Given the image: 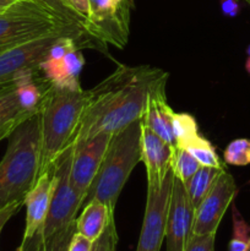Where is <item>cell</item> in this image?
<instances>
[{
	"label": "cell",
	"mask_w": 250,
	"mask_h": 251,
	"mask_svg": "<svg viewBox=\"0 0 250 251\" xmlns=\"http://www.w3.org/2000/svg\"><path fill=\"white\" fill-rule=\"evenodd\" d=\"M167 78L168 74L149 65L118 66L102 82L85 91V108L74 144L100 132L117 134L141 119L151 91Z\"/></svg>",
	"instance_id": "cell-1"
},
{
	"label": "cell",
	"mask_w": 250,
	"mask_h": 251,
	"mask_svg": "<svg viewBox=\"0 0 250 251\" xmlns=\"http://www.w3.org/2000/svg\"><path fill=\"white\" fill-rule=\"evenodd\" d=\"M83 90L58 88L49 85L39 105L41 152L38 176L51 172L60 154L74 144L83 108Z\"/></svg>",
	"instance_id": "cell-2"
},
{
	"label": "cell",
	"mask_w": 250,
	"mask_h": 251,
	"mask_svg": "<svg viewBox=\"0 0 250 251\" xmlns=\"http://www.w3.org/2000/svg\"><path fill=\"white\" fill-rule=\"evenodd\" d=\"M39 152L41 126L37 112L9 136L6 152L0 162V210L25 201L38 179Z\"/></svg>",
	"instance_id": "cell-3"
},
{
	"label": "cell",
	"mask_w": 250,
	"mask_h": 251,
	"mask_svg": "<svg viewBox=\"0 0 250 251\" xmlns=\"http://www.w3.org/2000/svg\"><path fill=\"white\" fill-rule=\"evenodd\" d=\"M53 34L74 36L93 46L76 22L43 0H19L0 12V51Z\"/></svg>",
	"instance_id": "cell-4"
},
{
	"label": "cell",
	"mask_w": 250,
	"mask_h": 251,
	"mask_svg": "<svg viewBox=\"0 0 250 251\" xmlns=\"http://www.w3.org/2000/svg\"><path fill=\"white\" fill-rule=\"evenodd\" d=\"M141 162V119L113 135L104 158L83 200L100 201L114 212L130 174Z\"/></svg>",
	"instance_id": "cell-5"
},
{
	"label": "cell",
	"mask_w": 250,
	"mask_h": 251,
	"mask_svg": "<svg viewBox=\"0 0 250 251\" xmlns=\"http://www.w3.org/2000/svg\"><path fill=\"white\" fill-rule=\"evenodd\" d=\"M73 153L74 144L70 145L54 163L53 191L43 227L28 244L20 247L17 251H34L39 245L76 221V215L80 208H82V199L71 184Z\"/></svg>",
	"instance_id": "cell-6"
},
{
	"label": "cell",
	"mask_w": 250,
	"mask_h": 251,
	"mask_svg": "<svg viewBox=\"0 0 250 251\" xmlns=\"http://www.w3.org/2000/svg\"><path fill=\"white\" fill-rule=\"evenodd\" d=\"M173 180V173L169 172L161 188H147L146 208L136 251H161L166 238Z\"/></svg>",
	"instance_id": "cell-7"
},
{
	"label": "cell",
	"mask_w": 250,
	"mask_h": 251,
	"mask_svg": "<svg viewBox=\"0 0 250 251\" xmlns=\"http://www.w3.org/2000/svg\"><path fill=\"white\" fill-rule=\"evenodd\" d=\"M237 191L234 179L223 168L207 195L196 207L193 234H216L225 211L237 195Z\"/></svg>",
	"instance_id": "cell-8"
},
{
	"label": "cell",
	"mask_w": 250,
	"mask_h": 251,
	"mask_svg": "<svg viewBox=\"0 0 250 251\" xmlns=\"http://www.w3.org/2000/svg\"><path fill=\"white\" fill-rule=\"evenodd\" d=\"M61 36L66 34L42 37L0 51V87L14 82L22 74L39 71L50 47Z\"/></svg>",
	"instance_id": "cell-9"
},
{
	"label": "cell",
	"mask_w": 250,
	"mask_h": 251,
	"mask_svg": "<svg viewBox=\"0 0 250 251\" xmlns=\"http://www.w3.org/2000/svg\"><path fill=\"white\" fill-rule=\"evenodd\" d=\"M113 135L109 132H100L90 139L74 144L70 178L71 184L82 199V203L102 164Z\"/></svg>",
	"instance_id": "cell-10"
},
{
	"label": "cell",
	"mask_w": 250,
	"mask_h": 251,
	"mask_svg": "<svg viewBox=\"0 0 250 251\" xmlns=\"http://www.w3.org/2000/svg\"><path fill=\"white\" fill-rule=\"evenodd\" d=\"M195 210L191 206L185 186L174 178L166 227V251H184L191 235Z\"/></svg>",
	"instance_id": "cell-11"
},
{
	"label": "cell",
	"mask_w": 250,
	"mask_h": 251,
	"mask_svg": "<svg viewBox=\"0 0 250 251\" xmlns=\"http://www.w3.org/2000/svg\"><path fill=\"white\" fill-rule=\"evenodd\" d=\"M174 150L141 120V162L146 167L147 188H161L171 172Z\"/></svg>",
	"instance_id": "cell-12"
},
{
	"label": "cell",
	"mask_w": 250,
	"mask_h": 251,
	"mask_svg": "<svg viewBox=\"0 0 250 251\" xmlns=\"http://www.w3.org/2000/svg\"><path fill=\"white\" fill-rule=\"evenodd\" d=\"M51 191H53V171L39 176L33 188L25 198L26 226L20 247L28 244L43 227L50 205Z\"/></svg>",
	"instance_id": "cell-13"
},
{
	"label": "cell",
	"mask_w": 250,
	"mask_h": 251,
	"mask_svg": "<svg viewBox=\"0 0 250 251\" xmlns=\"http://www.w3.org/2000/svg\"><path fill=\"white\" fill-rule=\"evenodd\" d=\"M85 65V59L80 49L65 54L63 58H47L39 66V71L51 86L69 90H82L80 74Z\"/></svg>",
	"instance_id": "cell-14"
},
{
	"label": "cell",
	"mask_w": 250,
	"mask_h": 251,
	"mask_svg": "<svg viewBox=\"0 0 250 251\" xmlns=\"http://www.w3.org/2000/svg\"><path fill=\"white\" fill-rule=\"evenodd\" d=\"M166 83H161L151 91L141 120L167 144L175 147L173 126H172V115L174 110L167 102Z\"/></svg>",
	"instance_id": "cell-15"
},
{
	"label": "cell",
	"mask_w": 250,
	"mask_h": 251,
	"mask_svg": "<svg viewBox=\"0 0 250 251\" xmlns=\"http://www.w3.org/2000/svg\"><path fill=\"white\" fill-rule=\"evenodd\" d=\"M82 208L81 215L76 218V232L95 242L100 237L110 218L114 217V212L97 200L90 201Z\"/></svg>",
	"instance_id": "cell-16"
},
{
	"label": "cell",
	"mask_w": 250,
	"mask_h": 251,
	"mask_svg": "<svg viewBox=\"0 0 250 251\" xmlns=\"http://www.w3.org/2000/svg\"><path fill=\"white\" fill-rule=\"evenodd\" d=\"M222 169L201 166L198 169V172L189 179L188 183L184 184L186 194H188L189 200H190L194 210H196V207L200 205L203 198L207 195V193L212 188L213 183L216 181L218 174H220Z\"/></svg>",
	"instance_id": "cell-17"
},
{
	"label": "cell",
	"mask_w": 250,
	"mask_h": 251,
	"mask_svg": "<svg viewBox=\"0 0 250 251\" xmlns=\"http://www.w3.org/2000/svg\"><path fill=\"white\" fill-rule=\"evenodd\" d=\"M33 114L25 112L21 108L14 83L0 87V125L20 118H29Z\"/></svg>",
	"instance_id": "cell-18"
},
{
	"label": "cell",
	"mask_w": 250,
	"mask_h": 251,
	"mask_svg": "<svg viewBox=\"0 0 250 251\" xmlns=\"http://www.w3.org/2000/svg\"><path fill=\"white\" fill-rule=\"evenodd\" d=\"M172 126H173L175 147L178 149H185L189 142L200 135L196 119L189 113L174 112L172 115Z\"/></svg>",
	"instance_id": "cell-19"
},
{
	"label": "cell",
	"mask_w": 250,
	"mask_h": 251,
	"mask_svg": "<svg viewBox=\"0 0 250 251\" xmlns=\"http://www.w3.org/2000/svg\"><path fill=\"white\" fill-rule=\"evenodd\" d=\"M185 150L200 163V166L212 167V168L217 169L223 168L220 157H218L216 150L213 149L212 144L201 135L189 142L185 146Z\"/></svg>",
	"instance_id": "cell-20"
},
{
	"label": "cell",
	"mask_w": 250,
	"mask_h": 251,
	"mask_svg": "<svg viewBox=\"0 0 250 251\" xmlns=\"http://www.w3.org/2000/svg\"><path fill=\"white\" fill-rule=\"evenodd\" d=\"M200 167V163L185 149L175 147L171 168V172L173 173L174 178L178 179L183 184H186L189 179L198 172Z\"/></svg>",
	"instance_id": "cell-21"
},
{
	"label": "cell",
	"mask_w": 250,
	"mask_h": 251,
	"mask_svg": "<svg viewBox=\"0 0 250 251\" xmlns=\"http://www.w3.org/2000/svg\"><path fill=\"white\" fill-rule=\"evenodd\" d=\"M63 1L75 21L80 25L86 36L92 42L93 47L97 48L92 38V11H91L90 0H63Z\"/></svg>",
	"instance_id": "cell-22"
},
{
	"label": "cell",
	"mask_w": 250,
	"mask_h": 251,
	"mask_svg": "<svg viewBox=\"0 0 250 251\" xmlns=\"http://www.w3.org/2000/svg\"><path fill=\"white\" fill-rule=\"evenodd\" d=\"M232 221L233 235L228 244V251H247L250 242V226L245 222L234 205L232 208Z\"/></svg>",
	"instance_id": "cell-23"
},
{
	"label": "cell",
	"mask_w": 250,
	"mask_h": 251,
	"mask_svg": "<svg viewBox=\"0 0 250 251\" xmlns=\"http://www.w3.org/2000/svg\"><path fill=\"white\" fill-rule=\"evenodd\" d=\"M223 158L227 164L235 167H245L250 164V140H233L225 147Z\"/></svg>",
	"instance_id": "cell-24"
},
{
	"label": "cell",
	"mask_w": 250,
	"mask_h": 251,
	"mask_svg": "<svg viewBox=\"0 0 250 251\" xmlns=\"http://www.w3.org/2000/svg\"><path fill=\"white\" fill-rule=\"evenodd\" d=\"M76 232V221L39 245L34 251H68L71 237Z\"/></svg>",
	"instance_id": "cell-25"
},
{
	"label": "cell",
	"mask_w": 250,
	"mask_h": 251,
	"mask_svg": "<svg viewBox=\"0 0 250 251\" xmlns=\"http://www.w3.org/2000/svg\"><path fill=\"white\" fill-rule=\"evenodd\" d=\"M118 233L115 227V220L112 217L108 222L107 227L103 230L100 237L93 243L92 251H117Z\"/></svg>",
	"instance_id": "cell-26"
},
{
	"label": "cell",
	"mask_w": 250,
	"mask_h": 251,
	"mask_svg": "<svg viewBox=\"0 0 250 251\" xmlns=\"http://www.w3.org/2000/svg\"><path fill=\"white\" fill-rule=\"evenodd\" d=\"M216 234L191 235L188 245L184 251H215Z\"/></svg>",
	"instance_id": "cell-27"
},
{
	"label": "cell",
	"mask_w": 250,
	"mask_h": 251,
	"mask_svg": "<svg viewBox=\"0 0 250 251\" xmlns=\"http://www.w3.org/2000/svg\"><path fill=\"white\" fill-rule=\"evenodd\" d=\"M93 243L91 239H88L85 235L80 234L78 232L74 233L71 237L70 243H69L68 251H92Z\"/></svg>",
	"instance_id": "cell-28"
},
{
	"label": "cell",
	"mask_w": 250,
	"mask_h": 251,
	"mask_svg": "<svg viewBox=\"0 0 250 251\" xmlns=\"http://www.w3.org/2000/svg\"><path fill=\"white\" fill-rule=\"evenodd\" d=\"M22 205H25V201H17V202L11 203V205L6 206V207L0 210V234H1L2 229L6 226V223L11 220L12 216H15L19 212Z\"/></svg>",
	"instance_id": "cell-29"
},
{
	"label": "cell",
	"mask_w": 250,
	"mask_h": 251,
	"mask_svg": "<svg viewBox=\"0 0 250 251\" xmlns=\"http://www.w3.org/2000/svg\"><path fill=\"white\" fill-rule=\"evenodd\" d=\"M221 10L227 17H235L240 11L239 2L237 0H220Z\"/></svg>",
	"instance_id": "cell-30"
},
{
	"label": "cell",
	"mask_w": 250,
	"mask_h": 251,
	"mask_svg": "<svg viewBox=\"0 0 250 251\" xmlns=\"http://www.w3.org/2000/svg\"><path fill=\"white\" fill-rule=\"evenodd\" d=\"M43 1L46 2V4H48L50 7H53V9L55 10L56 12H59V14H60V15L65 16L66 19L73 20L74 22H76L75 19H74V17H73V15H71L70 12H69V10L66 9V6H65V5H64L63 0H43ZM76 24H77V22H76ZM78 26H80V25H78Z\"/></svg>",
	"instance_id": "cell-31"
},
{
	"label": "cell",
	"mask_w": 250,
	"mask_h": 251,
	"mask_svg": "<svg viewBox=\"0 0 250 251\" xmlns=\"http://www.w3.org/2000/svg\"><path fill=\"white\" fill-rule=\"evenodd\" d=\"M19 0H0V12L4 11L5 9H7L9 6H11L12 4H15Z\"/></svg>",
	"instance_id": "cell-32"
},
{
	"label": "cell",
	"mask_w": 250,
	"mask_h": 251,
	"mask_svg": "<svg viewBox=\"0 0 250 251\" xmlns=\"http://www.w3.org/2000/svg\"><path fill=\"white\" fill-rule=\"evenodd\" d=\"M245 69H247L248 73L250 74V56H248L247 59V63H245Z\"/></svg>",
	"instance_id": "cell-33"
},
{
	"label": "cell",
	"mask_w": 250,
	"mask_h": 251,
	"mask_svg": "<svg viewBox=\"0 0 250 251\" xmlns=\"http://www.w3.org/2000/svg\"><path fill=\"white\" fill-rule=\"evenodd\" d=\"M247 54H248V56H250V44H249V47H248V49H247Z\"/></svg>",
	"instance_id": "cell-34"
},
{
	"label": "cell",
	"mask_w": 250,
	"mask_h": 251,
	"mask_svg": "<svg viewBox=\"0 0 250 251\" xmlns=\"http://www.w3.org/2000/svg\"><path fill=\"white\" fill-rule=\"evenodd\" d=\"M247 251H250V242H249V245H248V249Z\"/></svg>",
	"instance_id": "cell-35"
}]
</instances>
